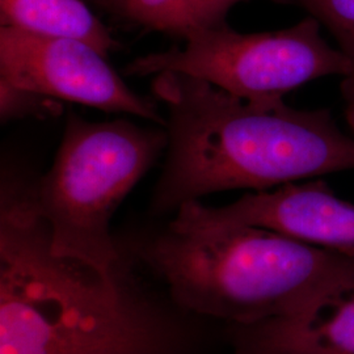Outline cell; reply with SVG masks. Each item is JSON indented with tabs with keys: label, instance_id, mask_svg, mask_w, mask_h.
Segmentation results:
<instances>
[{
	"label": "cell",
	"instance_id": "1",
	"mask_svg": "<svg viewBox=\"0 0 354 354\" xmlns=\"http://www.w3.org/2000/svg\"><path fill=\"white\" fill-rule=\"evenodd\" d=\"M152 89L169 113V156L156 193L163 209L354 171V137L329 111L247 102L174 71L156 74Z\"/></svg>",
	"mask_w": 354,
	"mask_h": 354
},
{
	"label": "cell",
	"instance_id": "12",
	"mask_svg": "<svg viewBox=\"0 0 354 354\" xmlns=\"http://www.w3.org/2000/svg\"><path fill=\"white\" fill-rule=\"evenodd\" d=\"M1 95V118L10 120L15 117L32 114H54L59 111V105L49 97L32 93L23 89L15 88L8 84L0 83Z\"/></svg>",
	"mask_w": 354,
	"mask_h": 354
},
{
	"label": "cell",
	"instance_id": "6",
	"mask_svg": "<svg viewBox=\"0 0 354 354\" xmlns=\"http://www.w3.org/2000/svg\"><path fill=\"white\" fill-rule=\"evenodd\" d=\"M0 74V83L49 99L162 122L155 105L129 88L104 54L77 39L1 26Z\"/></svg>",
	"mask_w": 354,
	"mask_h": 354
},
{
	"label": "cell",
	"instance_id": "5",
	"mask_svg": "<svg viewBox=\"0 0 354 354\" xmlns=\"http://www.w3.org/2000/svg\"><path fill=\"white\" fill-rule=\"evenodd\" d=\"M352 61L323 36L307 16L294 26L260 33H241L228 26L205 28L185 38L183 49L140 57L127 75L174 71L203 79L232 96L252 102H283L291 91L327 76H342Z\"/></svg>",
	"mask_w": 354,
	"mask_h": 354
},
{
	"label": "cell",
	"instance_id": "3",
	"mask_svg": "<svg viewBox=\"0 0 354 354\" xmlns=\"http://www.w3.org/2000/svg\"><path fill=\"white\" fill-rule=\"evenodd\" d=\"M146 256L177 304L236 326L304 319L354 288L353 256L266 228H169Z\"/></svg>",
	"mask_w": 354,
	"mask_h": 354
},
{
	"label": "cell",
	"instance_id": "9",
	"mask_svg": "<svg viewBox=\"0 0 354 354\" xmlns=\"http://www.w3.org/2000/svg\"><path fill=\"white\" fill-rule=\"evenodd\" d=\"M1 26L86 42L105 57L117 44L82 0H0Z\"/></svg>",
	"mask_w": 354,
	"mask_h": 354
},
{
	"label": "cell",
	"instance_id": "2",
	"mask_svg": "<svg viewBox=\"0 0 354 354\" xmlns=\"http://www.w3.org/2000/svg\"><path fill=\"white\" fill-rule=\"evenodd\" d=\"M151 320L117 277L58 256L32 189L3 183L0 354H158Z\"/></svg>",
	"mask_w": 354,
	"mask_h": 354
},
{
	"label": "cell",
	"instance_id": "11",
	"mask_svg": "<svg viewBox=\"0 0 354 354\" xmlns=\"http://www.w3.org/2000/svg\"><path fill=\"white\" fill-rule=\"evenodd\" d=\"M298 7L315 19L354 64V0H272Z\"/></svg>",
	"mask_w": 354,
	"mask_h": 354
},
{
	"label": "cell",
	"instance_id": "7",
	"mask_svg": "<svg viewBox=\"0 0 354 354\" xmlns=\"http://www.w3.org/2000/svg\"><path fill=\"white\" fill-rule=\"evenodd\" d=\"M259 227L354 257V203L320 181L292 183L247 194L222 207L188 201L171 227L184 230Z\"/></svg>",
	"mask_w": 354,
	"mask_h": 354
},
{
	"label": "cell",
	"instance_id": "10",
	"mask_svg": "<svg viewBox=\"0 0 354 354\" xmlns=\"http://www.w3.org/2000/svg\"><path fill=\"white\" fill-rule=\"evenodd\" d=\"M131 26L188 37L205 28L227 23L235 6L248 0H91Z\"/></svg>",
	"mask_w": 354,
	"mask_h": 354
},
{
	"label": "cell",
	"instance_id": "4",
	"mask_svg": "<svg viewBox=\"0 0 354 354\" xmlns=\"http://www.w3.org/2000/svg\"><path fill=\"white\" fill-rule=\"evenodd\" d=\"M165 143L162 131L125 120L91 122L70 113L54 165L32 188L53 252L117 277L111 219Z\"/></svg>",
	"mask_w": 354,
	"mask_h": 354
},
{
	"label": "cell",
	"instance_id": "8",
	"mask_svg": "<svg viewBox=\"0 0 354 354\" xmlns=\"http://www.w3.org/2000/svg\"><path fill=\"white\" fill-rule=\"evenodd\" d=\"M238 354H354V288L311 315L236 326Z\"/></svg>",
	"mask_w": 354,
	"mask_h": 354
},
{
	"label": "cell",
	"instance_id": "13",
	"mask_svg": "<svg viewBox=\"0 0 354 354\" xmlns=\"http://www.w3.org/2000/svg\"><path fill=\"white\" fill-rule=\"evenodd\" d=\"M349 74L342 76V96L346 124L354 133V64Z\"/></svg>",
	"mask_w": 354,
	"mask_h": 354
}]
</instances>
